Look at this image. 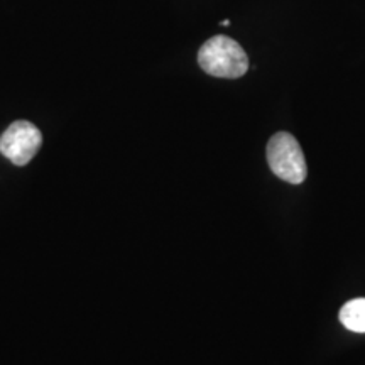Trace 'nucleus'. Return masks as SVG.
<instances>
[{"label": "nucleus", "mask_w": 365, "mask_h": 365, "mask_svg": "<svg viewBox=\"0 0 365 365\" xmlns=\"http://www.w3.org/2000/svg\"><path fill=\"white\" fill-rule=\"evenodd\" d=\"M202 70L217 78H240L249 70V58L242 46L228 36L208 39L198 53Z\"/></svg>", "instance_id": "nucleus-1"}, {"label": "nucleus", "mask_w": 365, "mask_h": 365, "mask_svg": "<svg viewBox=\"0 0 365 365\" xmlns=\"http://www.w3.org/2000/svg\"><path fill=\"white\" fill-rule=\"evenodd\" d=\"M267 163L279 180L301 185L307 180L308 168L303 149L289 132H277L267 143Z\"/></svg>", "instance_id": "nucleus-2"}, {"label": "nucleus", "mask_w": 365, "mask_h": 365, "mask_svg": "<svg viewBox=\"0 0 365 365\" xmlns=\"http://www.w3.org/2000/svg\"><path fill=\"white\" fill-rule=\"evenodd\" d=\"M43 144L41 130L27 120L12 122L0 135V154L16 166H26Z\"/></svg>", "instance_id": "nucleus-3"}, {"label": "nucleus", "mask_w": 365, "mask_h": 365, "mask_svg": "<svg viewBox=\"0 0 365 365\" xmlns=\"http://www.w3.org/2000/svg\"><path fill=\"white\" fill-rule=\"evenodd\" d=\"M340 322L346 330L365 333V298L350 299L340 309Z\"/></svg>", "instance_id": "nucleus-4"}, {"label": "nucleus", "mask_w": 365, "mask_h": 365, "mask_svg": "<svg viewBox=\"0 0 365 365\" xmlns=\"http://www.w3.org/2000/svg\"><path fill=\"white\" fill-rule=\"evenodd\" d=\"M222 26H230V21H228V19H225V21H222Z\"/></svg>", "instance_id": "nucleus-5"}]
</instances>
